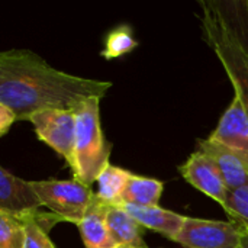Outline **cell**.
<instances>
[{
  "label": "cell",
  "mask_w": 248,
  "mask_h": 248,
  "mask_svg": "<svg viewBox=\"0 0 248 248\" xmlns=\"http://www.w3.org/2000/svg\"><path fill=\"white\" fill-rule=\"evenodd\" d=\"M41 208L44 206L32 189L31 182L0 167V212L19 218L25 224L39 221L49 232V230L61 221L51 212L42 214Z\"/></svg>",
  "instance_id": "5"
},
{
  "label": "cell",
  "mask_w": 248,
  "mask_h": 248,
  "mask_svg": "<svg viewBox=\"0 0 248 248\" xmlns=\"http://www.w3.org/2000/svg\"><path fill=\"white\" fill-rule=\"evenodd\" d=\"M182 177L195 189L224 206L228 187L215 163L202 151H195L180 167Z\"/></svg>",
  "instance_id": "9"
},
{
  "label": "cell",
  "mask_w": 248,
  "mask_h": 248,
  "mask_svg": "<svg viewBox=\"0 0 248 248\" xmlns=\"http://www.w3.org/2000/svg\"><path fill=\"white\" fill-rule=\"evenodd\" d=\"M15 122H16L15 113L7 106L0 103V137L6 135Z\"/></svg>",
  "instance_id": "20"
},
{
  "label": "cell",
  "mask_w": 248,
  "mask_h": 248,
  "mask_svg": "<svg viewBox=\"0 0 248 248\" xmlns=\"http://www.w3.org/2000/svg\"><path fill=\"white\" fill-rule=\"evenodd\" d=\"M247 230L235 222L187 218L174 237L185 248H240Z\"/></svg>",
  "instance_id": "6"
},
{
  "label": "cell",
  "mask_w": 248,
  "mask_h": 248,
  "mask_svg": "<svg viewBox=\"0 0 248 248\" xmlns=\"http://www.w3.org/2000/svg\"><path fill=\"white\" fill-rule=\"evenodd\" d=\"M240 248H248V231H246V234H244V238H243V241H241Z\"/></svg>",
  "instance_id": "22"
},
{
  "label": "cell",
  "mask_w": 248,
  "mask_h": 248,
  "mask_svg": "<svg viewBox=\"0 0 248 248\" xmlns=\"http://www.w3.org/2000/svg\"><path fill=\"white\" fill-rule=\"evenodd\" d=\"M241 6L244 7V17H246V20H247V29H248V0L247 1H243V3H241Z\"/></svg>",
  "instance_id": "21"
},
{
  "label": "cell",
  "mask_w": 248,
  "mask_h": 248,
  "mask_svg": "<svg viewBox=\"0 0 248 248\" xmlns=\"http://www.w3.org/2000/svg\"><path fill=\"white\" fill-rule=\"evenodd\" d=\"M106 224L116 248H148L142 237V227L122 206L108 208Z\"/></svg>",
  "instance_id": "13"
},
{
  "label": "cell",
  "mask_w": 248,
  "mask_h": 248,
  "mask_svg": "<svg viewBox=\"0 0 248 248\" xmlns=\"http://www.w3.org/2000/svg\"><path fill=\"white\" fill-rule=\"evenodd\" d=\"M222 208L232 219V222L248 231V187L228 189Z\"/></svg>",
  "instance_id": "18"
},
{
  "label": "cell",
  "mask_w": 248,
  "mask_h": 248,
  "mask_svg": "<svg viewBox=\"0 0 248 248\" xmlns=\"http://www.w3.org/2000/svg\"><path fill=\"white\" fill-rule=\"evenodd\" d=\"M122 206L142 228L153 230L170 241L182 230V225L186 217L176 214L173 211L160 208V206H137V205H119Z\"/></svg>",
  "instance_id": "11"
},
{
  "label": "cell",
  "mask_w": 248,
  "mask_h": 248,
  "mask_svg": "<svg viewBox=\"0 0 248 248\" xmlns=\"http://www.w3.org/2000/svg\"><path fill=\"white\" fill-rule=\"evenodd\" d=\"M208 138L237 154L248 169V113L238 97L234 96Z\"/></svg>",
  "instance_id": "8"
},
{
  "label": "cell",
  "mask_w": 248,
  "mask_h": 248,
  "mask_svg": "<svg viewBox=\"0 0 248 248\" xmlns=\"http://www.w3.org/2000/svg\"><path fill=\"white\" fill-rule=\"evenodd\" d=\"M28 122L33 125L39 141L51 147L70 166L76 140V115L70 109H42L32 113Z\"/></svg>",
  "instance_id": "7"
},
{
  "label": "cell",
  "mask_w": 248,
  "mask_h": 248,
  "mask_svg": "<svg viewBox=\"0 0 248 248\" xmlns=\"http://www.w3.org/2000/svg\"><path fill=\"white\" fill-rule=\"evenodd\" d=\"M26 240L23 248H57L51 241L48 231L39 221H31L25 224Z\"/></svg>",
  "instance_id": "19"
},
{
  "label": "cell",
  "mask_w": 248,
  "mask_h": 248,
  "mask_svg": "<svg viewBox=\"0 0 248 248\" xmlns=\"http://www.w3.org/2000/svg\"><path fill=\"white\" fill-rule=\"evenodd\" d=\"M201 28L205 41L221 61L248 113V46L224 1H201Z\"/></svg>",
  "instance_id": "2"
},
{
  "label": "cell",
  "mask_w": 248,
  "mask_h": 248,
  "mask_svg": "<svg viewBox=\"0 0 248 248\" xmlns=\"http://www.w3.org/2000/svg\"><path fill=\"white\" fill-rule=\"evenodd\" d=\"M73 110L76 115V140L68 167L74 180L92 187L103 169L110 164L112 144L106 141L102 129L99 97H89Z\"/></svg>",
  "instance_id": "3"
},
{
  "label": "cell",
  "mask_w": 248,
  "mask_h": 248,
  "mask_svg": "<svg viewBox=\"0 0 248 248\" xmlns=\"http://www.w3.org/2000/svg\"><path fill=\"white\" fill-rule=\"evenodd\" d=\"M198 145L215 163L228 189L248 187V169L237 154L209 138L199 140Z\"/></svg>",
  "instance_id": "10"
},
{
  "label": "cell",
  "mask_w": 248,
  "mask_h": 248,
  "mask_svg": "<svg viewBox=\"0 0 248 248\" xmlns=\"http://www.w3.org/2000/svg\"><path fill=\"white\" fill-rule=\"evenodd\" d=\"M26 240L25 222L0 212V248H23Z\"/></svg>",
  "instance_id": "17"
},
{
  "label": "cell",
  "mask_w": 248,
  "mask_h": 248,
  "mask_svg": "<svg viewBox=\"0 0 248 248\" xmlns=\"http://www.w3.org/2000/svg\"><path fill=\"white\" fill-rule=\"evenodd\" d=\"M108 208L109 205L99 201L94 195L92 205L77 225L86 248H116L106 224Z\"/></svg>",
  "instance_id": "12"
},
{
  "label": "cell",
  "mask_w": 248,
  "mask_h": 248,
  "mask_svg": "<svg viewBox=\"0 0 248 248\" xmlns=\"http://www.w3.org/2000/svg\"><path fill=\"white\" fill-rule=\"evenodd\" d=\"M138 46V41L134 36V32L129 25H119L112 29L105 38V48L100 55L105 60L119 58L132 52Z\"/></svg>",
  "instance_id": "16"
},
{
  "label": "cell",
  "mask_w": 248,
  "mask_h": 248,
  "mask_svg": "<svg viewBox=\"0 0 248 248\" xmlns=\"http://www.w3.org/2000/svg\"><path fill=\"white\" fill-rule=\"evenodd\" d=\"M163 190L164 183L161 180L131 173L121 205L126 203L137 206H158Z\"/></svg>",
  "instance_id": "14"
},
{
  "label": "cell",
  "mask_w": 248,
  "mask_h": 248,
  "mask_svg": "<svg viewBox=\"0 0 248 248\" xmlns=\"http://www.w3.org/2000/svg\"><path fill=\"white\" fill-rule=\"evenodd\" d=\"M32 189L44 208L49 209L61 222L78 225L94 199L92 187L77 180H39L31 182Z\"/></svg>",
  "instance_id": "4"
},
{
  "label": "cell",
  "mask_w": 248,
  "mask_h": 248,
  "mask_svg": "<svg viewBox=\"0 0 248 248\" xmlns=\"http://www.w3.org/2000/svg\"><path fill=\"white\" fill-rule=\"evenodd\" d=\"M110 81L84 78L49 65L29 49L0 51V103L16 121L42 109H76L89 97H105Z\"/></svg>",
  "instance_id": "1"
},
{
  "label": "cell",
  "mask_w": 248,
  "mask_h": 248,
  "mask_svg": "<svg viewBox=\"0 0 248 248\" xmlns=\"http://www.w3.org/2000/svg\"><path fill=\"white\" fill-rule=\"evenodd\" d=\"M131 171L108 164L99 174L96 198L109 206H119L122 202L124 192L126 189Z\"/></svg>",
  "instance_id": "15"
}]
</instances>
